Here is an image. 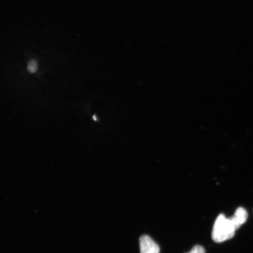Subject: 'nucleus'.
Listing matches in <instances>:
<instances>
[{"mask_svg":"<svg viewBox=\"0 0 253 253\" xmlns=\"http://www.w3.org/2000/svg\"><path fill=\"white\" fill-rule=\"evenodd\" d=\"M237 230L230 217L220 214L215 220L211 237L214 242L222 243L233 238Z\"/></svg>","mask_w":253,"mask_h":253,"instance_id":"obj_1","label":"nucleus"},{"mask_svg":"<svg viewBox=\"0 0 253 253\" xmlns=\"http://www.w3.org/2000/svg\"><path fill=\"white\" fill-rule=\"evenodd\" d=\"M248 213L247 212L245 209L242 207H239L237 209L232 217H230L233 223L235 224L237 229L240 228L242 224H244L248 220Z\"/></svg>","mask_w":253,"mask_h":253,"instance_id":"obj_3","label":"nucleus"},{"mask_svg":"<svg viewBox=\"0 0 253 253\" xmlns=\"http://www.w3.org/2000/svg\"><path fill=\"white\" fill-rule=\"evenodd\" d=\"M139 243L140 253H159L160 252L159 246L147 235L142 236Z\"/></svg>","mask_w":253,"mask_h":253,"instance_id":"obj_2","label":"nucleus"},{"mask_svg":"<svg viewBox=\"0 0 253 253\" xmlns=\"http://www.w3.org/2000/svg\"><path fill=\"white\" fill-rule=\"evenodd\" d=\"M28 72L34 74L38 70V63L36 60H31L28 64Z\"/></svg>","mask_w":253,"mask_h":253,"instance_id":"obj_4","label":"nucleus"},{"mask_svg":"<svg viewBox=\"0 0 253 253\" xmlns=\"http://www.w3.org/2000/svg\"><path fill=\"white\" fill-rule=\"evenodd\" d=\"M187 253H206V252L203 247L198 245L194 247L191 251Z\"/></svg>","mask_w":253,"mask_h":253,"instance_id":"obj_5","label":"nucleus"}]
</instances>
